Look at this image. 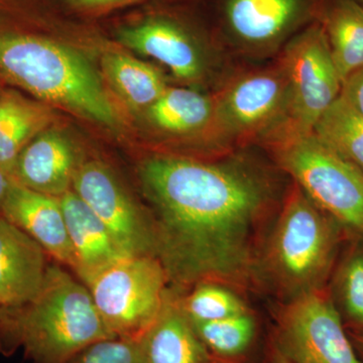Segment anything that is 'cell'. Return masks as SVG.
<instances>
[{
	"mask_svg": "<svg viewBox=\"0 0 363 363\" xmlns=\"http://www.w3.org/2000/svg\"><path fill=\"white\" fill-rule=\"evenodd\" d=\"M157 257L176 289H242L255 267L276 202L267 174L247 161L156 155L138 168Z\"/></svg>",
	"mask_w": 363,
	"mask_h": 363,
	"instance_id": "1",
	"label": "cell"
},
{
	"mask_svg": "<svg viewBox=\"0 0 363 363\" xmlns=\"http://www.w3.org/2000/svg\"><path fill=\"white\" fill-rule=\"evenodd\" d=\"M72 28L28 0H0V82L52 108L121 130L123 116L101 76L67 35Z\"/></svg>",
	"mask_w": 363,
	"mask_h": 363,
	"instance_id": "2",
	"label": "cell"
},
{
	"mask_svg": "<svg viewBox=\"0 0 363 363\" xmlns=\"http://www.w3.org/2000/svg\"><path fill=\"white\" fill-rule=\"evenodd\" d=\"M116 338L87 286L59 266L48 267L39 292L26 304L0 307V351L23 348L33 363H67L97 341Z\"/></svg>",
	"mask_w": 363,
	"mask_h": 363,
	"instance_id": "3",
	"label": "cell"
},
{
	"mask_svg": "<svg viewBox=\"0 0 363 363\" xmlns=\"http://www.w3.org/2000/svg\"><path fill=\"white\" fill-rule=\"evenodd\" d=\"M350 238L294 183L267 230L255 277L267 281L284 303L324 290Z\"/></svg>",
	"mask_w": 363,
	"mask_h": 363,
	"instance_id": "4",
	"label": "cell"
},
{
	"mask_svg": "<svg viewBox=\"0 0 363 363\" xmlns=\"http://www.w3.org/2000/svg\"><path fill=\"white\" fill-rule=\"evenodd\" d=\"M274 159L294 183L351 238L363 240V173L314 133L269 143Z\"/></svg>",
	"mask_w": 363,
	"mask_h": 363,
	"instance_id": "5",
	"label": "cell"
},
{
	"mask_svg": "<svg viewBox=\"0 0 363 363\" xmlns=\"http://www.w3.org/2000/svg\"><path fill=\"white\" fill-rule=\"evenodd\" d=\"M112 335L140 339L156 321L166 300V271L154 257L117 260L83 281Z\"/></svg>",
	"mask_w": 363,
	"mask_h": 363,
	"instance_id": "6",
	"label": "cell"
},
{
	"mask_svg": "<svg viewBox=\"0 0 363 363\" xmlns=\"http://www.w3.org/2000/svg\"><path fill=\"white\" fill-rule=\"evenodd\" d=\"M279 64L288 83V118L269 143L311 133L318 119L340 95L342 86L326 35L317 21L294 35Z\"/></svg>",
	"mask_w": 363,
	"mask_h": 363,
	"instance_id": "7",
	"label": "cell"
},
{
	"mask_svg": "<svg viewBox=\"0 0 363 363\" xmlns=\"http://www.w3.org/2000/svg\"><path fill=\"white\" fill-rule=\"evenodd\" d=\"M215 100L219 147L260 135L269 136V143L285 128L288 83L279 63L233 79Z\"/></svg>",
	"mask_w": 363,
	"mask_h": 363,
	"instance_id": "8",
	"label": "cell"
},
{
	"mask_svg": "<svg viewBox=\"0 0 363 363\" xmlns=\"http://www.w3.org/2000/svg\"><path fill=\"white\" fill-rule=\"evenodd\" d=\"M72 190L106 226L126 255L157 257L156 234L150 214L105 162H81Z\"/></svg>",
	"mask_w": 363,
	"mask_h": 363,
	"instance_id": "9",
	"label": "cell"
},
{
	"mask_svg": "<svg viewBox=\"0 0 363 363\" xmlns=\"http://www.w3.org/2000/svg\"><path fill=\"white\" fill-rule=\"evenodd\" d=\"M272 336L309 363H362L327 288L284 303Z\"/></svg>",
	"mask_w": 363,
	"mask_h": 363,
	"instance_id": "10",
	"label": "cell"
},
{
	"mask_svg": "<svg viewBox=\"0 0 363 363\" xmlns=\"http://www.w3.org/2000/svg\"><path fill=\"white\" fill-rule=\"evenodd\" d=\"M114 37L121 47L156 60L183 82H198L206 75L204 40L178 14L147 11L121 21Z\"/></svg>",
	"mask_w": 363,
	"mask_h": 363,
	"instance_id": "11",
	"label": "cell"
},
{
	"mask_svg": "<svg viewBox=\"0 0 363 363\" xmlns=\"http://www.w3.org/2000/svg\"><path fill=\"white\" fill-rule=\"evenodd\" d=\"M310 0H225L224 26L231 39L248 51L278 47L310 16Z\"/></svg>",
	"mask_w": 363,
	"mask_h": 363,
	"instance_id": "12",
	"label": "cell"
},
{
	"mask_svg": "<svg viewBox=\"0 0 363 363\" xmlns=\"http://www.w3.org/2000/svg\"><path fill=\"white\" fill-rule=\"evenodd\" d=\"M81 162L70 138L51 126L23 150L11 179L35 192L60 198L72 190Z\"/></svg>",
	"mask_w": 363,
	"mask_h": 363,
	"instance_id": "13",
	"label": "cell"
},
{
	"mask_svg": "<svg viewBox=\"0 0 363 363\" xmlns=\"http://www.w3.org/2000/svg\"><path fill=\"white\" fill-rule=\"evenodd\" d=\"M0 215L21 228L59 264L74 269V255L60 198L35 192L13 181Z\"/></svg>",
	"mask_w": 363,
	"mask_h": 363,
	"instance_id": "14",
	"label": "cell"
},
{
	"mask_svg": "<svg viewBox=\"0 0 363 363\" xmlns=\"http://www.w3.org/2000/svg\"><path fill=\"white\" fill-rule=\"evenodd\" d=\"M47 252L37 241L0 215V307L32 300L44 283Z\"/></svg>",
	"mask_w": 363,
	"mask_h": 363,
	"instance_id": "15",
	"label": "cell"
},
{
	"mask_svg": "<svg viewBox=\"0 0 363 363\" xmlns=\"http://www.w3.org/2000/svg\"><path fill=\"white\" fill-rule=\"evenodd\" d=\"M73 250V271L85 281L100 269L130 257L121 250L102 221L73 190L60 197Z\"/></svg>",
	"mask_w": 363,
	"mask_h": 363,
	"instance_id": "16",
	"label": "cell"
},
{
	"mask_svg": "<svg viewBox=\"0 0 363 363\" xmlns=\"http://www.w3.org/2000/svg\"><path fill=\"white\" fill-rule=\"evenodd\" d=\"M179 297L168 291L161 313L143 335L147 363H214L217 359L182 310Z\"/></svg>",
	"mask_w": 363,
	"mask_h": 363,
	"instance_id": "17",
	"label": "cell"
},
{
	"mask_svg": "<svg viewBox=\"0 0 363 363\" xmlns=\"http://www.w3.org/2000/svg\"><path fill=\"white\" fill-rule=\"evenodd\" d=\"M54 108L16 89L0 94V169L11 177L16 160L33 138L55 121Z\"/></svg>",
	"mask_w": 363,
	"mask_h": 363,
	"instance_id": "18",
	"label": "cell"
},
{
	"mask_svg": "<svg viewBox=\"0 0 363 363\" xmlns=\"http://www.w3.org/2000/svg\"><path fill=\"white\" fill-rule=\"evenodd\" d=\"M145 113L150 124L162 133L175 136L206 133L212 136L213 145H218L215 96L187 88L168 87Z\"/></svg>",
	"mask_w": 363,
	"mask_h": 363,
	"instance_id": "19",
	"label": "cell"
},
{
	"mask_svg": "<svg viewBox=\"0 0 363 363\" xmlns=\"http://www.w3.org/2000/svg\"><path fill=\"white\" fill-rule=\"evenodd\" d=\"M313 16L326 35L343 82L363 67V6L357 0H320L315 4Z\"/></svg>",
	"mask_w": 363,
	"mask_h": 363,
	"instance_id": "20",
	"label": "cell"
},
{
	"mask_svg": "<svg viewBox=\"0 0 363 363\" xmlns=\"http://www.w3.org/2000/svg\"><path fill=\"white\" fill-rule=\"evenodd\" d=\"M100 65L111 89L133 111H147L168 88L156 67L121 50H105Z\"/></svg>",
	"mask_w": 363,
	"mask_h": 363,
	"instance_id": "21",
	"label": "cell"
},
{
	"mask_svg": "<svg viewBox=\"0 0 363 363\" xmlns=\"http://www.w3.org/2000/svg\"><path fill=\"white\" fill-rule=\"evenodd\" d=\"M336 311L347 330L363 331V240L344 245L327 285Z\"/></svg>",
	"mask_w": 363,
	"mask_h": 363,
	"instance_id": "22",
	"label": "cell"
},
{
	"mask_svg": "<svg viewBox=\"0 0 363 363\" xmlns=\"http://www.w3.org/2000/svg\"><path fill=\"white\" fill-rule=\"evenodd\" d=\"M312 133L363 173V116L341 95L318 119Z\"/></svg>",
	"mask_w": 363,
	"mask_h": 363,
	"instance_id": "23",
	"label": "cell"
},
{
	"mask_svg": "<svg viewBox=\"0 0 363 363\" xmlns=\"http://www.w3.org/2000/svg\"><path fill=\"white\" fill-rule=\"evenodd\" d=\"M198 336L215 359L236 363L252 348L257 320L250 311L209 322H192Z\"/></svg>",
	"mask_w": 363,
	"mask_h": 363,
	"instance_id": "24",
	"label": "cell"
},
{
	"mask_svg": "<svg viewBox=\"0 0 363 363\" xmlns=\"http://www.w3.org/2000/svg\"><path fill=\"white\" fill-rule=\"evenodd\" d=\"M182 310L192 322H209L250 311L231 289L214 283L193 286L187 296L179 297Z\"/></svg>",
	"mask_w": 363,
	"mask_h": 363,
	"instance_id": "25",
	"label": "cell"
},
{
	"mask_svg": "<svg viewBox=\"0 0 363 363\" xmlns=\"http://www.w3.org/2000/svg\"><path fill=\"white\" fill-rule=\"evenodd\" d=\"M67 363H147L143 338H109L81 350Z\"/></svg>",
	"mask_w": 363,
	"mask_h": 363,
	"instance_id": "26",
	"label": "cell"
},
{
	"mask_svg": "<svg viewBox=\"0 0 363 363\" xmlns=\"http://www.w3.org/2000/svg\"><path fill=\"white\" fill-rule=\"evenodd\" d=\"M67 11L84 18H99L143 0H58Z\"/></svg>",
	"mask_w": 363,
	"mask_h": 363,
	"instance_id": "27",
	"label": "cell"
},
{
	"mask_svg": "<svg viewBox=\"0 0 363 363\" xmlns=\"http://www.w3.org/2000/svg\"><path fill=\"white\" fill-rule=\"evenodd\" d=\"M340 95L363 116V67L343 81Z\"/></svg>",
	"mask_w": 363,
	"mask_h": 363,
	"instance_id": "28",
	"label": "cell"
},
{
	"mask_svg": "<svg viewBox=\"0 0 363 363\" xmlns=\"http://www.w3.org/2000/svg\"><path fill=\"white\" fill-rule=\"evenodd\" d=\"M267 363H309L293 354L281 345L272 335L267 344Z\"/></svg>",
	"mask_w": 363,
	"mask_h": 363,
	"instance_id": "29",
	"label": "cell"
},
{
	"mask_svg": "<svg viewBox=\"0 0 363 363\" xmlns=\"http://www.w3.org/2000/svg\"><path fill=\"white\" fill-rule=\"evenodd\" d=\"M351 342L353 344L355 351H357L358 357L363 363V331L362 330H347Z\"/></svg>",
	"mask_w": 363,
	"mask_h": 363,
	"instance_id": "30",
	"label": "cell"
},
{
	"mask_svg": "<svg viewBox=\"0 0 363 363\" xmlns=\"http://www.w3.org/2000/svg\"><path fill=\"white\" fill-rule=\"evenodd\" d=\"M13 181L11 177L7 175L6 173H4L2 169H0V208H1L4 199H6L9 188H11V184H13Z\"/></svg>",
	"mask_w": 363,
	"mask_h": 363,
	"instance_id": "31",
	"label": "cell"
},
{
	"mask_svg": "<svg viewBox=\"0 0 363 363\" xmlns=\"http://www.w3.org/2000/svg\"><path fill=\"white\" fill-rule=\"evenodd\" d=\"M2 90H4V87H2L1 82H0V94H1Z\"/></svg>",
	"mask_w": 363,
	"mask_h": 363,
	"instance_id": "32",
	"label": "cell"
},
{
	"mask_svg": "<svg viewBox=\"0 0 363 363\" xmlns=\"http://www.w3.org/2000/svg\"><path fill=\"white\" fill-rule=\"evenodd\" d=\"M357 1L358 2V4H362V6H363V0H357Z\"/></svg>",
	"mask_w": 363,
	"mask_h": 363,
	"instance_id": "33",
	"label": "cell"
},
{
	"mask_svg": "<svg viewBox=\"0 0 363 363\" xmlns=\"http://www.w3.org/2000/svg\"><path fill=\"white\" fill-rule=\"evenodd\" d=\"M214 363H228V362H220V360H216V362H215Z\"/></svg>",
	"mask_w": 363,
	"mask_h": 363,
	"instance_id": "34",
	"label": "cell"
}]
</instances>
